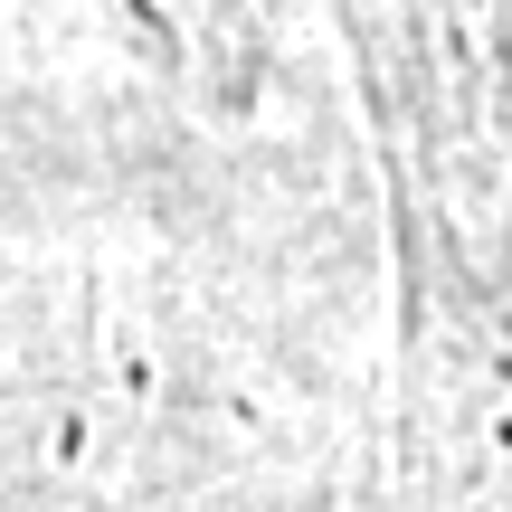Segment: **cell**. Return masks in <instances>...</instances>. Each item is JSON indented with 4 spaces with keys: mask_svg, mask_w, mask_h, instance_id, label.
I'll return each mask as SVG.
<instances>
[{
    "mask_svg": "<svg viewBox=\"0 0 512 512\" xmlns=\"http://www.w3.org/2000/svg\"><path fill=\"white\" fill-rule=\"evenodd\" d=\"M342 38L399 266L408 389L512 475V0H313Z\"/></svg>",
    "mask_w": 512,
    "mask_h": 512,
    "instance_id": "6da1fadb",
    "label": "cell"
},
{
    "mask_svg": "<svg viewBox=\"0 0 512 512\" xmlns=\"http://www.w3.org/2000/svg\"><path fill=\"white\" fill-rule=\"evenodd\" d=\"M190 10H200V19H209V29H228V19H247V10H256V0H190Z\"/></svg>",
    "mask_w": 512,
    "mask_h": 512,
    "instance_id": "7a4b0ae2",
    "label": "cell"
}]
</instances>
